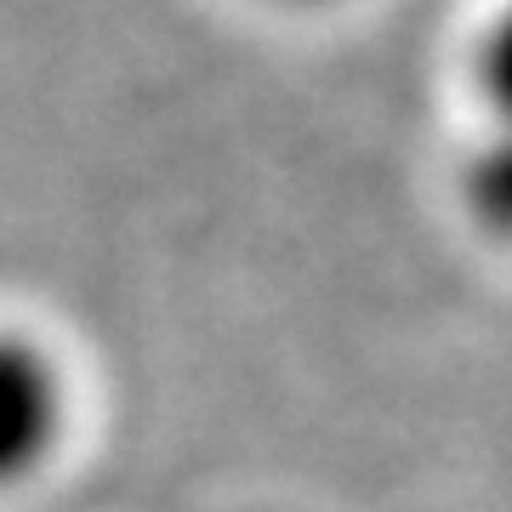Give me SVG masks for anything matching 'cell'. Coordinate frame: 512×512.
<instances>
[{"label": "cell", "mask_w": 512, "mask_h": 512, "mask_svg": "<svg viewBox=\"0 0 512 512\" xmlns=\"http://www.w3.org/2000/svg\"><path fill=\"white\" fill-rule=\"evenodd\" d=\"M473 92L490 109L495 126L512 131V0H501L473 40Z\"/></svg>", "instance_id": "cell-3"}, {"label": "cell", "mask_w": 512, "mask_h": 512, "mask_svg": "<svg viewBox=\"0 0 512 512\" xmlns=\"http://www.w3.org/2000/svg\"><path fill=\"white\" fill-rule=\"evenodd\" d=\"M461 194H467V211H473L478 228H490L495 239H512V131L507 126H495L490 143L467 160Z\"/></svg>", "instance_id": "cell-2"}, {"label": "cell", "mask_w": 512, "mask_h": 512, "mask_svg": "<svg viewBox=\"0 0 512 512\" xmlns=\"http://www.w3.org/2000/svg\"><path fill=\"white\" fill-rule=\"evenodd\" d=\"M268 6H291V12H319V6H336V0H268Z\"/></svg>", "instance_id": "cell-4"}, {"label": "cell", "mask_w": 512, "mask_h": 512, "mask_svg": "<svg viewBox=\"0 0 512 512\" xmlns=\"http://www.w3.org/2000/svg\"><path fill=\"white\" fill-rule=\"evenodd\" d=\"M69 433V376L29 330L0 325V495L40 478Z\"/></svg>", "instance_id": "cell-1"}]
</instances>
